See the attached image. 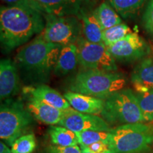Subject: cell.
<instances>
[{"instance_id":"obj_8","label":"cell","mask_w":153,"mask_h":153,"mask_svg":"<svg viewBox=\"0 0 153 153\" xmlns=\"http://www.w3.org/2000/svg\"><path fill=\"white\" fill-rule=\"evenodd\" d=\"M76 45L79 64L84 70L117 72L116 60L104 45L91 43L83 36L78 40Z\"/></svg>"},{"instance_id":"obj_15","label":"cell","mask_w":153,"mask_h":153,"mask_svg":"<svg viewBox=\"0 0 153 153\" xmlns=\"http://www.w3.org/2000/svg\"><path fill=\"white\" fill-rule=\"evenodd\" d=\"M64 97L70 106L80 113L98 116L104 109L105 101L103 99L70 91L65 93Z\"/></svg>"},{"instance_id":"obj_11","label":"cell","mask_w":153,"mask_h":153,"mask_svg":"<svg viewBox=\"0 0 153 153\" xmlns=\"http://www.w3.org/2000/svg\"><path fill=\"white\" fill-rule=\"evenodd\" d=\"M43 14L57 16H75L79 19L82 11L87 9L91 0H33Z\"/></svg>"},{"instance_id":"obj_13","label":"cell","mask_w":153,"mask_h":153,"mask_svg":"<svg viewBox=\"0 0 153 153\" xmlns=\"http://www.w3.org/2000/svg\"><path fill=\"white\" fill-rule=\"evenodd\" d=\"M26 106L33 118L50 126L58 125L64 113V111L50 106L30 96Z\"/></svg>"},{"instance_id":"obj_1","label":"cell","mask_w":153,"mask_h":153,"mask_svg":"<svg viewBox=\"0 0 153 153\" xmlns=\"http://www.w3.org/2000/svg\"><path fill=\"white\" fill-rule=\"evenodd\" d=\"M45 26L43 13L28 5L1 6L0 42L2 51L9 53L43 33Z\"/></svg>"},{"instance_id":"obj_26","label":"cell","mask_w":153,"mask_h":153,"mask_svg":"<svg viewBox=\"0 0 153 153\" xmlns=\"http://www.w3.org/2000/svg\"><path fill=\"white\" fill-rule=\"evenodd\" d=\"M142 22L145 31L153 38V0H148L147 3Z\"/></svg>"},{"instance_id":"obj_7","label":"cell","mask_w":153,"mask_h":153,"mask_svg":"<svg viewBox=\"0 0 153 153\" xmlns=\"http://www.w3.org/2000/svg\"><path fill=\"white\" fill-rule=\"evenodd\" d=\"M43 15L45 26L41 35L49 43L65 46L76 44L82 36V23L77 16Z\"/></svg>"},{"instance_id":"obj_22","label":"cell","mask_w":153,"mask_h":153,"mask_svg":"<svg viewBox=\"0 0 153 153\" xmlns=\"http://www.w3.org/2000/svg\"><path fill=\"white\" fill-rule=\"evenodd\" d=\"M133 33L129 26L126 24H120L103 31V42L106 47L123 40L128 34Z\"/></svg>"},{"instance_id":"obj_4","label":"cell","mask_w":153,"mask_h":153,"mask_svg":"<svg viewBox=\"0 0 153 153\" xmlns=\"http://www.w3.org/2000/svg\"><path fill=\"white\" fill-rule=\"evenodd\" d=\"M108 140L113 153H143L153 145V124H126L111 129Z\"/></svg>"},{"instance_id":"obj_28","label":"cell","mask_w":153,"mask_h":153,"mask_svg":"<svg viewBox=\"0 0 153 153\" xmlns=\"http://www.w3.org/2000/svg\"><path fill=\"white\" fill-rule=\"evenodd\" d=\"M89 150H91L93 152L97 153H105L111 152V149L108 143L106 142H98L95 143L94 144H91L89 146H85Z\"/></svg>"},{"instance_id":"obj_19","label":"cell","mask_w":153,"mask_h":153,"mask_svg":"<svg viewBox=\"0 0 153 153\" xmlns=\"http://www.w3.org/2000/svg\"><path fill=\"white\" fill-rule=\"evenodd\" d=\"M92 12L103 30L123 23L120 15L106 1H103Z\"/></svg>"},{"instance_id":"obj_27","label":"cell","mask_w":153,"mask_h":153,"mask_svg":"<svg viewBox=\"0 0 153 153\" xmlns=\"http://www.w3.org/2000/svg\"><path fill=\"white\" fill-rule=\"evenodd\" d=\"M44 153H82V150L78 145L72 147H60L51 144L45 148Z\"/></svg>"},{"instance_id":"obj_17","label":"cell","mask_w":153,"mask_h":153,"mask_svg":"<svg viewBox=\"0 0 153 153\" xmlns=\"http://www.w3.org/2000/svg\"><path fill=\"white\" fill-rule=\"evenodd\" d=\"M79 64L77 46L76 44L62 46L53 72L55 75L66 76L72 73Z\"/></svg>"},{"instance_id":"obj_3","label":"cell","mask_w":153,"mask_h":153,"mask_svg":"<svg viewBox=\"0 0 153 153\" xmlns=\"http://www.w3.org/2000/svg\"><path fill=\"white\" fill-rule=\"evenodd\" d=\"M126 79L118 72L82 70L68 82L69 91L106 100L124 89Z\"/></svg>"},{"instance_id":"obj_23","label":"cell","mask_w":153,"mask_h":153,"mask_svg":"<svg viewBox=\"0 0 153 153\" xmlns=\"http://www.w3.org/2000/svg\"><path fill=\"white\" fill-rule=\"evenodd\" d=\"M135 97L142 111L145 122L153 120V90L135 91Z\"/></svg>"},{"instance_id":"obj_18","label":"cell","mask_w":153,"mask_h":153,"mask_svg":"<svg viewBox=\"0 0 153 153\" xmlns=\"http://www.w3.org/2000/svg\"><path fill=\"white\" fill-rule=\"evenodd\" d=\"M79 19L82 23V36L88 41L104 45L103 42V31L101 26L95 18L92 11L88 9L82 11Z\"/></svg>"},{"instance_id":"obj_21","label":"cell","mask_w":153,"mask_h":153,"mask_svg":"<svg viewBox=\"0 0 153 153\" xmlns=\"http://www.w3.org/2000/svg\"><path fill=\"white\" fill-rule=\"evenodd\" d=\"M48 133L52 145L60 147H72L79 144L76 134L62 126H51Z\"/></svg>"},{"instance_id":"obj_30","label":"cell","mask_w":153,"mask_h":153,"mask_svg":"<svg viewBox=\"0 0 153 153\" xmlns=\"http://www.w3.org/2000/svg\"><path fill=\"white\" fill-rule=\"evenodd\" d=\"M0 153H12L11 150L9 148L8 145L1 141L0 143Z\"/></svg>"},{"instance_id":"obj_33","label":"cell","mask_w":153,"mask_h":153,"mask_svg":"<svg viewBox=\"0 0 153 153\" xmlns=\"http://www.w3.org/2000/svg\"><path fill=\"white\" fill-rule=\"evenodd\" d=\"M91 1H93V0H91Z\"/></svg>"},{"instance_id":"obj_25","label":"cell","mask_w":153,"mask_h":153,"mask_svg":"<svg viewBox=\"0 0 153 153\" xmlns=\"http://www.w3.org/2000/svg\"><path fill=\"white\" fill-rule=\"evenodd\" d=\"M36 148V139L33 133L22 135L11 145L12 153H33Z\"/></svg>"},{"instance_id":"obj_6","label":"cell","mask_w":153,"mask_h":153,"mask_svg":"<svg viewBox=\"0 0 153 153\" xmlns=\"http://www.w3.org/2000/svg\"><path fill=\"white\" fill-rule=\"evenodd\" d=\"M33 123V117L21 99L10 98L1 102L0 137L9 147L19 137L26 135L24 133Z\"/></svg>"},{"instance_id":"obj_2","label":"cell","mask_w":153,"mask_h":153,"mask_svg":"<svg viewBox=\"0 0 153 153\" xmlns=\"http://www.w3.org/2000/svg\"><path fill=\"white\" fill-rule=\"evenodd\" d=\"M62 46L49 43L40 34L17 53L15 62L28 86L45 85L54 70Z\"/></svg>"},{"instance_id":"obj_32","label":"cell","mask_w":153,"mask_h":153,"mask_svg":"<svg viewBox=\"0 0 153 153\" xmlns=\"http://www.w3.org/2000/svg\"><path fill=\"white\" fill-rule=\"evenodd\" d=\"M151 123H152V124H153V120H152V122H151Z\"/></svg>"},{"instance_id":"obj_5","label":"cell","mask_w":153,"mask_h":153,"mask_svg":"<svg viewBox=\"0 0 153 153\" xmlns=\"http://www.w3.org/2000/svg\"><path fill=\"white\" fill-rule=\"evenodd\" d=\"M104 101L101 116L110 126L145 122L135 91L132 89H121Z\"/></svg>"},{"instance_id":"obj_10","label":"cell","mask_w":153,"mask_h":153,"mask_svg":"<svg viewBox=\"0 0 153 153\" xmlns=\"http://www.w3.org/2000/svg\"><path fill=\"white\" fill-rule=\"evenodd\" d=\"M59 126L77 133L86 131H109L111 126L97 115L80 113L71 108L65 110Z\"/></svg>"},{"instance_id":"obj_29","label":"cell","mask_w":153,"mask_h":153,"mask_svg":"<svg viewBox=\"0 0 153 153\" xmlns=\"http://www.w3.org/2000/svg\"><path fill=\"white\" fill-rule=\"evenodd\" d=\"M7 4L8 6L12 5H28L30 7H35V8L38 9V6L35 3L33 0H1ZM40 10V9H39Z\"/></svg>"},{"instance_id":"obj_16","label":"cell","mask_w":153,"mask_h":153,"mask_svg":"<svg viewBox=\"0 0 153 153\" xmlns=\"http://www.w3.org/2000/svg\"><path fill=\"white\" fill-rule=\"evenodd\" d=\"M131 82L135 91L153 90V57L137 63L131 73Z\"/></svg>"},{"instance_id":"obj_31","label":"cell","mask_w":153,"mask_h":153,"mask_svg":"<svg viewBox=\"0 0 153 153\" xmlns=\"http://www.w3.org/2000/svg\"><path fill=\"white\" fill-rule=\"evenodd\" d=\"M80 148H81L82 153H97V152H93V151H91V150H89V148H87V147L84 146V145H80ZM105 153H113V152H111H111H105Z\"/></svg>"},{"instance_id":"obj_14","label":"cell","mask_w":153,"mask_h":153,"mask_svg":"<svg viewBox=\"0 0 153 153\" xmlns=\"http://www.w3.org/2000/svg\"><path fill=\"white\" fill-rule=\"evenodd\" d=\"M24 94H28L58 109L65 111L71 108L64 95L46 85L26 86L23 89Z\"/></svg>"},{"instance_id":"obj_20","label":"cell","mask_w":153,"mask_h":153,"mask_svg":"<svg viewBox=\"0 0 153 153\" xmlns=\"http://www.w3.org/2000/svg\"><path fill=\"white\" fill-rule=\"evenodd\" d=\"M122 18L133 19L142 10L148 0H106Z\"/></svg>"},{"instance_id":"obj_12","label":"cell","mask_w":153,"mask_h":153,"mask_svg":"<svg viewBox=\"0 0 153 153\" xmlns=\"http://www.w3.org/2000/svg\"><path fill=\"white\" fill-rule=\"evenodd\" d=\"M20 76L15 61L10 58L0 62V99L3 101L12 98L19 91Z\"/></svg>"},{"instance_id":"obj_24","label":"cell","mask_w":153,"mask_h":153,"mask_svg":"<svg viewBox=\"0 0 153 153\" xmlns=\"http://www.w3.org/2000/svg\"><path fill=\"white\" fill-rule=\"evenodd\" d=\"M109 131H86L76 134L79 139V144L80 145L89 146L98 142H106L108 143L110 137Z\"/></svg>"},{"instance_id":"obj_9","label":"cell","mask_w":153,"mask_h":153,"mask_svg":"<svg viewBox=\"0 0 153 153\" xmlns=\"http://www.w3.org/2000/svg\"><path fill=\"white\" fill-rule=\"evenodd\" d=\"M115 60L120 63H133L149 57L151 48L136 33H131L123 40L106 47Z\"/></svg>"}]
</instances>
